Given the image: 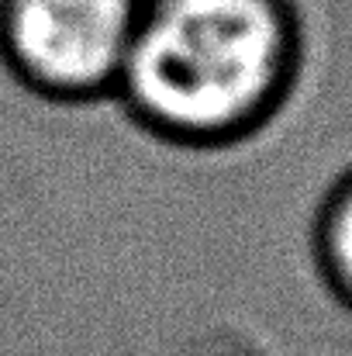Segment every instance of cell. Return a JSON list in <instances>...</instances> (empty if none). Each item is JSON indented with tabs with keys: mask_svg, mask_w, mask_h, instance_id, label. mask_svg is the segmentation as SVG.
Segmentation results:
<instances>
[{
	"mask_svg": "<svg viewBox=\"0 0 352 356\" xmlns=\"http://www.w3.org/2000/svg\"><path fill=\"white\" fill-rule=\"evenodd\" d=\"M304 66L301 0H145L115 104L169 149L225 152L280 121Z\"/></svg>",
	"mask_w": 352,
	"mask_h": 356,
	"instance_id": "6da1fadb",
	"label": "cell"
},
{
	"mask_svg": "<svg viewBox=\"0 0 352 356\" xmlns=\"http://www.w3.org/2000/svg\"><path fill=\"white\" fill-rule=\"evenodd\" d=\"M145 0H0V66L45 104L115 101Z\"/></svg>",
	"mask_w": 352,
	"mask_h": 356,
	"instance_id": "7a4b0ae2",
	"label": "cell"
},
{
	"mask_svg": "<svg viewBox=\"0 0 352 356\" xmlns=\"http://www.w3.org/2000/svg\"><path fill=\"white\" fill-rule=\"evenodd\" d=\"M311 256L325 291L352 315V166L321 194L311 222Z\"/></svg>",
	"mask_w": 352,
	"mask_h": 356,
	"instance_id": "3957f363",
	"label": "cell"
}]
</instances>
